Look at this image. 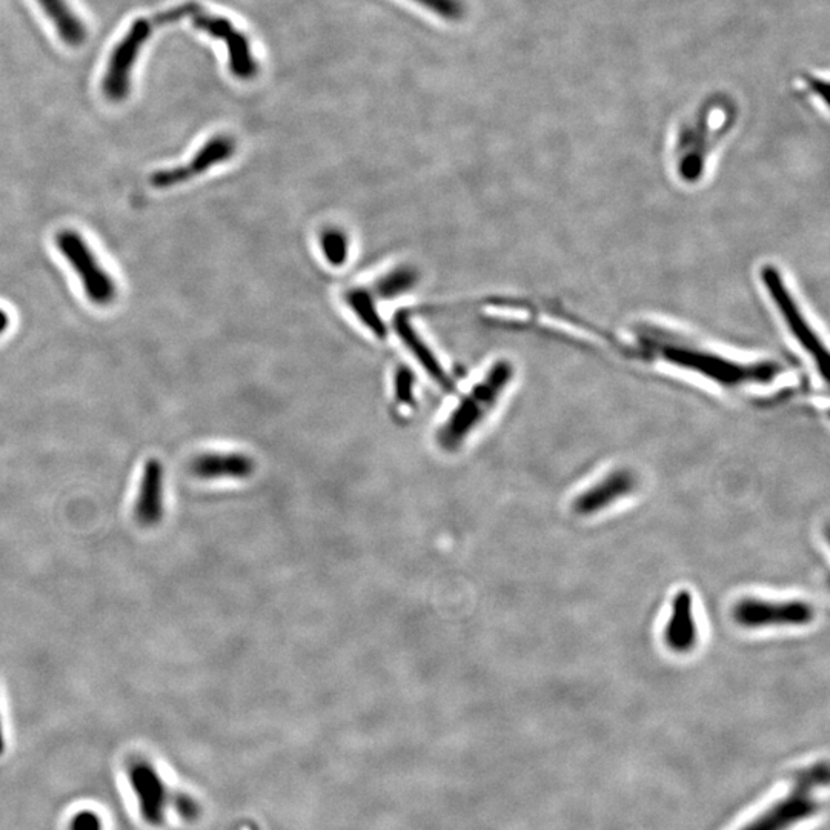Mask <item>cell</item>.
<instances>
[{"mask_svg":"<svg viewBox=\"0 0 830 830\" xmlns=\"http://www.w3.org/2000/svg\"><path fill=\"white\" fill-rule=\"evenodd\" d=\"M829 815V761L787 772L724 830H812Z\"/></svg>","mask_w":830,"mask_h":830,"instance_id":"obj_1","label":"cell"},{"mask_svg":"<svg viewBox=\"0 0 830 830\" xmlns=\"http://www.w3.org/2000/svg\"><path fill=\"white\" fill-rule=\"evenodd\" d=\"M640 332H643V345L648 346L655 359L697 376L698 379L714 383L721 389L737 391L767 385L780 374V366L771 360L747 362L735 359L721 354L711 346L672 332L671 329L645 326Z\"/></svg>","mask_w":830,"mask_h":830,"instance_id":"obj_2","label":"cell"},{"mask_svg":"<svg viewBox=\"0 0 830 830\" xmlns=\"http://www.w3.org/2000/svg\"><path fill=\"white\" fill-rule=\"evenodd\" d=\"M514 379V363L508 359L495 360L449 412L448 419L437 431V445L446 452L462 448L498 408Z\"/></svg>","mask_w":830,"mask_h":830,"instance_id":"obj_3","label":"cell"},{"mask_svg":"<svg viewBox=\"0 0 830 830\" xmlns=\"http://www.w3.org/2000/svg\"><path fill=\"white\" fill-rule=\"evenodd\" d=\"M760 282L767 299L777 311L784 329L797 343L798 348L814 363L820 372L821 380L827 382V368H829V349L821 339L814 323L807 317L803 305L795 296L794 289L787 282L783 271L772 263L760 268Z\"/></svg>","mask_w":830,"mask_h":830,"instance_id":"obj_4","label":"cell"},{"mask_svg":"<svg viewBox=\"0 0 830 830\" xmlns=\"http://www.w3.org/2000/svg\"><path fill=\"white\" fill-rule=\"evenodd\" d=\"M56 245L59 253L70 263L82 283L83 293L91 303L108 306L116 300L117 286L107 269L100 265L87 240L76 230H62L57 233Z\"/></svg>","mask_w":830,"mask_h":830,"instance_id":"obj_5","label":"cell"},{"mask_svg":"<svg viewBox=\"0 0 830 830\" xmlns=\"http://www.w3.org/2000/svg\"><path fill=\"white\" fill-rule=\"evenodd\" d=\"M734 620L746 629L769 626H807L815 620V608L803 600H763L746 597L734 606Z\"/></svg>","mask_w":830,"mask_h":830,"instance_id":"obj_6","label":"cell"},{"mask_svg":"<svg viewBox=\"0 0 830 830\" xmlns=\"http://www.w3.org/2000/svg\"><path fill=\"white\" fill-rule=\"evenodd\" d=\"M156 30L153 19H137L123 36L110 57L107 73L103 77V94L113 102H122L131 90V73L143 45Z\"/></svg>","mask_w":830,"mask_h":830,"instance_id":"obj_7","label":"cell"},{"mask_svg":"<svg viewBox=\"0 0 830 830\" xmlns=\"http://www.w3.org/2000/svg\"><path fill=\"white\" fill-rule=\"evenodd\" d=\"M190 19H193L194 28L225 44L228 57H230L228 59L230 71L234 77L240 80H251L256 77L257 62L254 59L253 51H251L249 40L246 39L242 31L234 27L233 22L225 19V17L208 13L196 2H194Z\"/></svg>","mask_w":830,"mask_h":830,"instance_id":"obj_8","label":"cell"},{"mask_svg":"<svg viewBox=\"0 0 830 830\" xmlns=\"http://www.w3.org/2000/svg\"><path fill=\"white\" fill-rule=\"evenodd\" d=\"M236 150L237 143L233 137L226 134L214 136L194 154L190 162L176 168L156 171L150 177V185L156 190H170L174 186L183 185L213 170L214 166L228 162L236 154Z\"/></svg>","mask_w":830,"mask_h":830,"instance_id":"obj_9","label":"cell"},{"mask_svg":"<svg viewBox=\"0 0 830 830\" xmlns=\"http://www.w3.org/2000/svg\"><path fill=\"white\" fill-rule=\"evenodd\" d=\"M128 780L139 804L140 817L150 826H162L166 807L170 806L171 792L166 789L156 767L143 758L131 761Z\"/></svg>","mask_w":830,"mask_h":830,"instance_id":"obj_10","label":"cell"},{"mask_svg":"<svg viewBox=\"0 0 830 830\" xmlns=\"http://www.w3.org/2000/svg\"><path fill=\"white\" fill-rule=\"evenodd\" d=\"M637 486L638 477L634 471L628 468L615 469L601 482L595 483L575 498L574 511L586 517L605 511L620 498L631 495Z\"/></svg>","mask_w":830,"mask_h":830,"instance_id":"obj_11","label":"cell"},{"mask_svg":"<svg viewBox=\"0 0 830 830\" xmlns=\"http://www.w3.org/2000/svg\"><path fill=\"white\" fill-rule=\"evenodd\" d=\"M392 325H394L397 336L402 340L403 345L411 352L415 362L422 366L423 371L434 380L435 385H439L445 391H452L454 382L446 371L445 365L440 362L439 356L435 354L429 343L420 336V332L417 331L406 313L397 314Z\"/></svg>","mask_w":830,"mask_h":830,"instance_id":"obj_12","label":"cell"},{"mask_svg":"<svg viewBox=\"0 0 830 830\" xmlns=\"http://www.w3.org/2000/svg\"><path fill=\"white\" fill-rule=\"evenodd\" d=\"M698 628L694 601L686 589L675 595L671 617L664 628V643L677 654H688L697 646Z\"/></svg>","mask_w":830,"mask_h":830,"instance_id":"obj_13","label":"cell"},{"mask_svg":"<svg viewBox=\"0 0 830 830\" xmlns=\"http://www.w3.org/2000/svg\"><path fill=\"white\" fill-rule=\"evenodd\" d=\"M256 471V462L243 452H206L191 463L197 479H248Z\"/></svg>","mask_w":830,"mask_h":830,"instance_id":"obj_14","label":"cell"},{"mask_svg":"<svg viewBox=\"0 0 830 830\" xmlns=\"http://www.w3.org/2000/svg\"><path fill=\"white\" fill-rule=\"evenodd\" d=\"M137 522L156 526L163 517V465L157 459L148 460L143 469L139 497L136 502Z\"/></svg>","mask_w":830,"mask_h":830,"instance_id":"obj_15","label":"cell"},{"mask_svg":"<svg viewBox=\"0 0 830 830\" xmlns=\"http://www.w3.org/2000/svg\"><path fill=\"white\" fill-rule=\"evenodd\" d=\"M37 4L53 22L64 44L79 47L87 40V27L74 13L67 0H37Z\"/></svg>","mask_w":830,"mask_h":830,"instance_id":"obj_16","label":"cell"},{"mask_svg":"<svg viewBox=\"0 0 830 830\" xmlns=\"http://www.w3.org/2000/svg\"><path fill=\"white\" fill-rule=\"evenodd\" d=\"M346 306L354 314L360 325L368 329L369 334L376 339H386L388 328L377 309V299L372 291L366 288H349L343 294Z\"/></svg>","mask_w":830,"mask_h":830,"instance_id":"obj_17","label":"cell"},{"mask_svg":"<svg viewBox=\"0 0 830 830\" xmlns=\"http://www.w3.org/2000/svg\"><path fill=\"white\" fill-rule=\"evenodd\" d=\"M417 282H419L417 269L408 265L397 266V268L389 269L388 273L383 274L377 280L372 294L376 296V299H397V297H402L403 294L411 291L417 285Z\"/></svg>","mask_w":830,"mask_h":830,"instance_id":"obj_18","label":"cell"},{"mask_svg":"<svg viewBox=\"0 0 830 830\" xmlns=\"http://www.w3.org/2000/svg\"><path fill=\"white\" fill-rule=\"evenodd\" d=\"M319 249L331 268H343L351 256V239L342 226H325L319 234Z\"/></svg>","mask_w":830,"mask_h":830,"instance_id":"obj_19","label":"cell"},{"mask_svg":"<svg viewBox=\"0 0 830 830\" xmlns=\"http://www.w3.org/2000/svg\"><path fill=\"white\" fill-rule=\"evenodd\" d=\"M394 399L400 411H411L415 405L414 372L406 366H399L394 377Z\"/></svg>","mask_w":830,"mask_h":830,"instance_id":"obj_20","label":"cell"},{"mask_svg":"<svg viewBox=\"0 0 830 830\" xmlns=\"http://www.w3.org/2000/svg\"><path fill=\"white\" fill-rule=\"evenodd\" d=\"M412 2L431 11L435 16L451 20V22L462 20L466 13L462 0H412Z\"/></svg>","mask_w":830,"mask_h":830,"instance_id":"obj_21","label":"cell"},{"mask_svg":"<svg viewBox=\"0 0 830 830\" xmlns=\"http://www.w3.org/2000/svg\"><path fill=\"white\" fill-rule=\"evenodd\" d=\"M170 806L182 820L194 821L200 817L199 803L185 792H171Z\"/></svg>","mask_w":830,"mask_h":830,"instance_id":"obj_22","label":"cell"},{"mask_svg":"<svg viewBox=\"0 0 830 830\" xmlns=\"http://www.w3.org/2000/svg\"><path fill=\"white\" fill-rule=\"evenodd\" d=\"M70 830H103L102 818L94 811H79L71 818Z\"/></svg>","mask_w":830,"mask_h":830,"instance_id":"obj_23","label":"cell"},{"mask_svg":"<svg viewBox=\"0 0 830 830\" xmlns=\"http://www.w3.org/2000/svg\"><path fill=\"white\" fill-rule=\"evenodd\" d=\"M8 326H10V316L5 313L4 309H0V336L7 331Z\"/></svg>","mask_w":830,"mask_h":830,"instance_id":"obj_24","label":"cell"},{"mask_svg":"<svg viewBox=\"0 0 830 830\" xmlns=\"http://www.w3.org/2000/svg\"><path fill=\"white\" fill-rule=\"evenodd\" d=\"M4 751H5L4 729H2V720H0V755L4 754Z\"/></svg>","mask_w":830,"mask_h":830,"instance_id":"obj_25","label":"cell"},{"mask_svg":"<svg viewBox=\"0 0 830 830\" xmlns=\"http://www.w3.org/2000/svg\"><path fill=\"white\" fill-rule=\"evenodd\" d=\"M246 830H257V829H256V827L253 826V827H248V829H246Z\"/></svg>","mask_w":830,"mask_h":830,"instance_id":"obj_26","label":"cell"}]
</instances>
